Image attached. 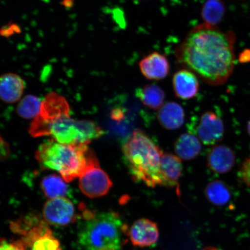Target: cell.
<instances>
[{"label":"cell","mask_w":250,"mask_h":250,"mask_svg":"<svg viewBox=\"0 0 250 250\" xmlns=\"http://www.w3.org/2000/svg\"><path fill=\"white\" fill-rule=\"evenodd\" d=\"M235 39L232 31L205 22L197 25L177 47V62L208 85H223L234 69Z\"/></svg>","instance_id":"obj_1"},{"label":"cell","mask_w":250,"mask_h":250,"mask_svg":"<svg viewBox=\"0 0 250 250\" xmlns=\"http://www.w3.org/2000/svg\"><path fill=\"white\" fill-rule=\"evenodd\" d=\"M30 133L33 137L51 136L64 145L88 144L103 134L101 128L93 122L72 119L69 105L58 102L41 108L31 124Z\"/></svg>","instance_id":"obj_2"},{"label":"cell","mask_w":250,"mask_h":250,"mask_svg":"<svg viewBox=\"0 0 250 250\" xmlns=\"http://www.w3.org/2000/svg\"><path fill=\"white\" fill-rule=\"evenodd\" d=\"M125 163L133 180L150 187L163 186L161 149L143 131H134L123 146Z\"/></svg>","instance_id":"obj_3"},{"label":"cell","mask_w":250,"mask_h":250,"mask_svg":"<svg viewBox=\"0 0 250 250\" xmlns=\"http://www.w3.org/2000/svg\"><path fill=\"white\" fill-rule=\"evenodd\" d=\"M78 232L84 250H120L127 227L120 215L112 211H85Z\"/></svg>","instance_id":"obj_4"},{"label":"cell","mask_w":250,"mask_h":250,"mask_svg":"<svg viewBox=\"0 0 250 250\" xmlns=\"http://www.w3.org/2000/svg\"><path fill=\"white\" fill-rule=\"evenodd\" d=\"M36 158L42 167L59 172L66 182L80 177L97 159L87 144L64 145L55 140L41 145Z\"/></svg>","instance_id":"obj_5"},{"label":"cell","mask_w":250,"mask_h":250,"mask_svg":"<svg viewBox=\"0 0 250 250\" xmlns=\"http://www.w3.org/2000/svg\"><path fill=\"white\" fill-rule=\"evenodd\" d=\"M112 186L111 179L100 167L98 159L93 161L79 177L81 191L90 198L107 194Z\"/></svg>","instance_id":"obj_6"},{"label":"cell","mask_w":250,"mask_h":250,"mask_svg":"<svg viewBox=\"0 0 250 250\" xmlns=\"http://www.w3.org/2000/svg\"><path fill=\"white\" fill-rule=\"evenodd\" d=\"M43 217L47 223L53 226H67L75 218V208L65 197L51 199L43 208Z\"/></svg>","instance_id":"obj_7"},{"label":"cell","mask_w":250,"mask_h":250,"mask_svg":"<svg viewBox=\"0 0 250 250\" xmlns=\"http://www.w3.org/2000/svg\"><path fill=\"white\" fill-rule=\"evenodd\" d=\"M224 131L223 120L211 111H206L202 115L197 129L199 139L208 146L220 142L223 138Z\"/></svg>","instance_id":"obj_8"},{"label":"cell","mask_w":250,"mask_h":250,"mask_svg":"<svg viewBox=\"0 0 250 250\" xmlns=\"http://www.w3.org/2000/svg\"><path fill=\"white\" fill-rule=\"evenodd\" d=\"M127 234L133 245L141 248L154 245L159 237L157 225L146 218H141L134 222Z\"/></svg>","instance_id":"obj_9"},{"label":"cell","mask_w":250,"mask_h":250,"mask_svg":"<svg viewBox=\"0 0 250 250\" xmlns=\"http://www.w3.org/2000/svg\"><path fill=\"white\" fill-rule=\"evenodd\" d=\"M141 73L149 80L165 79L170 70L167 56L158 52L151 53L143 58L139 62Z\"/></svg>","instance_id":"obj_10"},{"label":"cell","mask_w":250,"mask_h":250,"mask_svg":"<svg viewBox=\"0 0 250 250\" xmlns=\"http://www.w3.org/2000/svg\"><path fill=\"white\" fill-rule=\"evenodd\" d=\"M172 83L175 95L180 99H192L199 92L198 77L192 71L185 68L177 71L174 74Z\"/></svg>","instance_id":"obj_11"},{"label":"cell","mask_w":250,"mask_h":250,"mask_svg":"<svg viewBox=\"0 0 250 250\" xmlns=\"http://www.w3.org/2000/svg\"><path fill=\"white\" fill-rule=\"evenodd\" d=\"M236 162L233 150L225 145H217L211 149L208 156V167L212 171L227 173L232 169Z\"/></svg>","instance_id":"obj_12"},{"label":"cell","mask_w":250,"mask_h":250,"mask_svg":"<svg viewBox=\"0 0 250 250\" xmlns=\"http://www.w3.org/2000/svg\"><path fill=\"white\" fill-rule=\"evenodd\" d=\"M26 242L30 250H61L58 240L42 224L28 233Z\"/></svg>","instance_id":"obj_13"},{"label":"cell","mask_w":250,"mask_h":250,"mask_svg":"<svg viewBox=\"0 0 250 250\" xmlns=\"http://www.w3.org/2000/svg\"><path fill=\"white\" fill-rule=\"evenodd\" d=\"M161 171L163 186L173 188L179 186L180 178L183 172V165L177 156L166 153L162 156Z\"/></svg>","instance_id":"obj_14"},{"label":"cell","mask_w":250,"mask_h":250,"mask_svg":"<svg viewBox=\"0 0 250 250\" xmlns=\"http://www.w3.org/2000/svg\"><path fill=\"white\" fill-rule=\"evenodd\" d=\"M158 120L165 129L177 130L184 123L185 112L180 104L175 102H168L159 109Z\"/></svg>","instance_id":"obj_15"},{"label":"cell","mask_w":250,"mask_h":250,"mask_svg":"<svg viewBox=\"0 0 250 250\" xmlns=\"http://www.w3.org/2000/svg\"><path fill=\"white\" fill-rule=\"evenodd\" d=\"M24 89V81L17 74H5L0 79V95L6 103L17 102L22 96Z\"/></svg>","instance_id":"obj_16"},{"label":"cell","mask_w":250,"mask_h":250,"mask_svg":"<svg viewBox=\"0 0 250 250\" xmlns=\"http://www.w3.org/2000/svg\"><path fill=\"white\" fill-rule=\"evenodd\" d=\"M202 150L201 143L196 136L190 133H184L174 144V151L178 157L189 161L198 157Z\"/></svg>","instance_id":"obj_17"},{"label":"cell","mask_w":250,"mask_h":250,"mask_svg":"<svg viewBox=\"0 0 250 250\" xmlns=\"http://www.w3.org/2000/svg\"><path fill=\"white\" fill-rule=\"evenodd\" d=\"M136 96L144 105L152 109H159L164 105L165 93L155 84H149L137 89Z\"/></svg>","instance_id":"obj_18"},{"label":"cell","mask_w":250,"mask_h":250,"mask_svg":"<svg viewBox=\"0 0 250 250\" xmlns=\"http://www.w3.org/2000/svg\"><path fill=\"white\" fill-rule=\"evenodd\" d=\"M205 194L209 202L216 206L226 205L231 198L229 186L221 180L209 183L205 188Z\"/></svg>","instance_id":"obj_19"},{"label":"cell","mask_w":250,"mask_h":250,"mask_svg":"<svg viewBox=\"0 0 250 250\" xmlns=\"http://www.w3.org/2000/svg\"><path fill=\"white\" fill-rule=\"evenodd\" d=\"M64 180L56 174L49 175L43 178L41 186L45 196L50 199L65 197L68 187Z\"/></svg>","instance_id":"obj_20"},{"label":"cell","mask_w":250,"mask_h":250,"mask_svg":"<svg viewBox=\"0 0 250 250\" xmlns=\"http://www.w3.org/2000/svg\"><path fill=\"white\" fill-rule=\"evenodd\" d=\"M226 7L221 0H206L202 9V17L205 23L213 26L223 20Z\"/></svg>","instance_id":"obj_21"},{"label":"cell","mask_w":250,"mask_h":250,"mask_svg":"<svg viewBox=\"0 0 250 250\" xmlns=\"http://www.w3.org/2000/svg\"><path fill=\"white\" fill-rule=\"evenodd\" d=\"M42 101L33 95H27L21 100L17 107V113L21 117L31 119L38 116Z\"/></svg>","instance_id":"obj_22"},{"label":"cell","mask_w":250,"mask_h":250,"mask_svg":"<svg viewBox=\"0 0 250 250\" xmlns=\"http://www.w3.org/2000/svg\"><path fill=\"white\" fill-rule=\"evenodd\" d=\"M243 182L249 187H250V157L245 159L242 164L240 169Z\"/></svg>","instance_id":"obj_23"},{"label":"cell","mask_w":250,"mask_h":250,"mask_svg":"<svg viewBox=\"0 0 250 250\" xmlns=\"http://www.w3.org/2000/svg\"><path fill=\"white\" fill-rule=\"evenodd\" d=\"M0 250H25L24 243L20 242H9L5 239L1 242Z\"/></svg>","instance_id":"obj_24"},{"label":"cell","mask_w":250,"mask_h":250,"mask_svg":"<svg viewBox=\"0 0 250 250\" xmlns=\"http://www.w3.org/2000/svg\"><path fill=\"white\" fill-rule=\"evenodd\" d=\"M65 7H70L73 4V0H64L62 2Z\"/></svg>","instance_id":"obj_25"},{"label":"cell","mask_w":250,"mask_h":250,"mask_svg":"<svg viewBox=\"0 0 250 250\" xmlns=\"http://www.w3.org/2000/svg\"><path fill=\"white\" fill-rule=\"evenodd\" d=\"M201 250H220L216 248H213V247H206V248L203 249Z\"/></svg>","instance_id":"obj_26"},{"label":"cell","mask_w":250,"mask_h":250,"mask_svg":"<svg viewBox=\"0 0 250 250\" xmlns=\"http://www.w3.org/2000/svg\"><path fill=\"white\" fill-rule=\"evenodd\" d=\"M247 129H248V133L249 134V135L250 137V120L249 121V123L248 124V127H247Z\"/></svg>","instance_id":"obj_27"}]
</instances>
